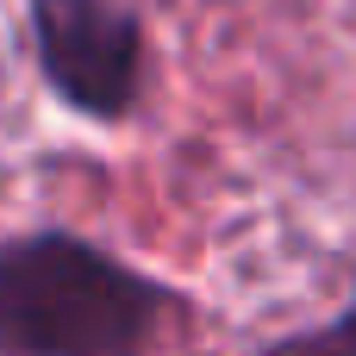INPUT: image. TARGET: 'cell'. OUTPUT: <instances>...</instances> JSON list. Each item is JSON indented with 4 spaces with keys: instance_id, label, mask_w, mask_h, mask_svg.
<instances>
[{
    "instance_id": "1",
    "label": "cell",
    "mask_w": 356,
    "mask_h": 356,
    "mask_svg": "<svg viewBox=\"0 0 356 356\" xmlns=\"http://www.w3.org/2000/svg\"><path fill=\"white\" fill-rule=\"evenodd\" d=\"M163 307V282L75 232L0 244V350L13 356H125L150 338Z\"/></svg>"
},
{
    "instance_id": "2",
    "label": "cell",
    "mask_w": 356,
    "mask_h": 356,
    "mask_svg": "<svg viewBox=\"0 0 356 356\" xmlns=\"http://www.w3.org/2000/svg\"><path fill=\"white\" fill-rule=\"evenodd\" d=\"M38 69L81 119H125L144 81V25L125 0H31Z\"/></svg>"
},
{
    "instance_id": "3",
    "label": "cell",
    "mask_w": 356,
    "mask_h": 356,
    "mask_svg": "<svg viewBox=\"0 0 356 356\" xmlns=\"http://www.w3.org/2000/svg\"><path fill=\"white\" fill-rule=\"evenodd\" d=\"M263 356H356V300L313 332H288V338L263 344Z\"/></svg>"
}]
</instances>
